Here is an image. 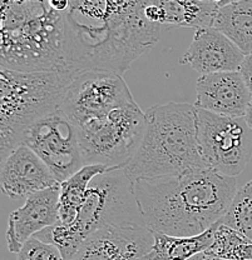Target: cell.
I'll return each instance as SVG.
<instances>
[{
  "label": "cell",
  "instance_id": "6da1fadb",
  "mask_svg": "<svg viewBox=\"0 0 252 260\" xmlns=\"http://www.w3.org/2000/svg\"><path fill=\"white\" fill-rule=\"evenodd\" d=\"M150 0H69L64 16L67 69L123 75L156 45L161 25L146 18Z\"/></svg>",
  "mask_w": 252,
  "mask_h": 260
},
{
  "label": "cell",
  "instance_id": "7a4b0ae2",
  "mask_svg": "<svg viewBox=\"0 0 252 260\" xmlns=\"http://www.w3.org/2000/svg\"><path fill=\"white\" fill-rule=\"evenodd\" d=\"M146 226L153 233L192 237L221 220L237 191L235 177L197 168L170 177L132 181Z\"/></svg>",
  "mask_w": 252,
  "mask_h": 260
},
{
  "label": "cell",
  "instance_id": "3957f363",
  "mask_svg": "<svg viewBox=\"0 0 252 260\" xmlns=\"http://www.w3.org/2000/svg\"><path fill=\"white\" fill-rule=\"evenodd\" d=\"M205 167L197 134V107L168 103L153 105L146 112L142 142L123 170L134 181Z\"/></svg>",
  "mask_w": 252,
  "mask_h": 260
},
{
  "label": "cell",
  "instance_id": "277c9868",
  "mask_svg": "<svg viewBox=\"0 0 252 260\" xmlns=\"http://www.w3.org/2000/svg\"><path fill=\"white\" fill-rule=\"evenodd\" d=\"M0 65L19 72H69L64 16L49 0H2Z\"/></svg>",
  "mask_w": 252,
  "mask_h": 260
},
{
  "label": "cell",
  "instance_id": "5b68a950",
  "mask_svg": "<svg viewBox=\"0 0 252 260\" xmlns=\"http://www.w3.org/2000/svg\"><path fill=\"white\" fill-rule=\"evenodd\" d=\"M75 74L66 70L19 72L0 68V161L33 124L62 108Z\"/></svg>",
  "mask_w": 252,
  "mask_h": 260
},
{
  "label": "cell",
  "instance_id": "8992f818",
  "mask_svg": "<svg viewBox=\"0 0 252 260\" xmlns=\"http://www.w3.org/2000/svg\"><path fill=\"white\" fill-rule=\"evenodd\" d=\"M142 224L132 181L123 169H108L92 181L83 207L70 224L57 223L34 237L61 250L64 260H72L80 246L97 230L107 225Z\"/></svg>",
  "mask_w": 252,
  "mask_h": 260
},
{
  "label": "cell",
  "instance_id": "52a82bcc",
  "mask_svg": "<svg viewBox=\"0 0 252 260\" xmlns=\"http://www.w3.org/2000/svg\"><path fill=\"white\" fill-rule=\"evenodd\" d=\"M77 128L84 165L123 169L142 142L146 113L133 102Z\"/></svg>",
  "mask_w": 252,
  "mask_h": 260
},
{
  "label": "cell",
  "instance_id": "ba28073f",
  "mask_svg": "<svg viewBox=\"0 0 252 260\" xmlns=\"http://www.w3.org/2000/svg\"><path fill=\"white\" fill-rule=\"evenodd\" d=\"M200 151L208 168L237 177L252 156V129L241 116H226L197 107Z\"/></svg>",
  "mask_w": 252,
  "mask_h": 260
},
{
  "label": "cell",
  "instance_id": "9c48e42d",
  "mask_svg": "<svg viewBox=\"0 0 252 260\" xmlns=\"http://www.w3.org/2000/svg\"><path fill=\"white\" fill-rule=\"evenodd\" d=\"M133 102L123 75L105 70H84L73 78L61 109L79 126Z\"/></svg>",
  "mask_w": 252,
  "mask_h": 260
},
{
  "label": "cell",
  "instance_id": "30bf717a",
  "mask_svg": "<svg viewBox=\"0 0 252 260\" xmlns=\"http://www.w3.org/2000/svg\"><path fill=\"white\" fill-rule=\"evenodd\" d=\"M23 144L47 164L59 183L84 167L78 128L62 109L33 124L24 135Z\"/></svg>",
  "mask_w": 252,
  "mask_h": 260
},
{
  "label": "cell",
  "instance_id": "8fae6325",
  "mask_svg": "<svg viewBox=\"0 0 252 260\" xmlns=\"http://www.w3.org/2000/svg\"><path fill=\"white\" fill-rule=\"evenodd\" d=\"M153 232L142 224L107 225L87 238L72 260H151Z\"/></svg>",
  "mask_w": 252,
  "mask_h": 260
},
{
  "label": "cell",
  "instance_id": "7c38bea8",
  "mask_svg": "<svg viewBox=\"0 0 252 260\" xmlns=\"http://www.w3.org/2000/svg\"><path fill=\"white\" fill-rule=\"evenodd\" d=\"M2 190L17 200L59 185L49 168L29 146L18 145L2 162Z\"/></svg>",
  "mask_w": 252,
  "mask_h": 260
},
{
  "label": "cell",
  "instance_id": "4fadbf2b",
  "mask_svg": "<svg viewBox=\"0 0 252 260\" xmlns=\"http://www.w3.org/2000/svg\"><path fill=\"white\" fill-rule=\"evenodd\" d=\"M59 195L61 184L31 195L23 207L10 214L7 230L9 251L18 254L32 237L58 223Z\"/></svg>",
  "mask_w": 252,
  "mask_h": 260
},
{
  "label": "cell",
  "instance_id": "5bb4252c",
  "mask_svg": "<svg viewBox=\"0 0 252 260\" xmlns=\"http://www.w3.org/2000/svg\"><path fill=\"white\" fill-rule=\"evenodd\" d=\"M245 54L231 39L213 26L197 29L193 40L180 58L181 64L191 65L197 73L212 74L237 72Z\"/></svg>",
  "mask_w": 252,
  "mask_h": 260
},
{
  "label": "cell",
  "instance_id": "9a60e30c",
  "mask_svg": "<svg viewBox=\"0 0 252 260\" xmlns=\"http://www.w3.org/2000/svg\"><path fill=\"white\" fill-rule=\"evenodd\" d=\"M196 107L226 116H245L252 96L238 72L201 75L196 84Z\"/></svg>",
  "mask_w": 252,
  "mask_h": 260
},
{
  "label": "cell",
  "instance_id": "2e32d148",
  "mask_svg": "<svg viewBox=\"0 0 252 260\" xmlns=\"http://www.w3.org/2000/svg\"><path fill=\"white\" fill-rule=\"evenodd\" d=\"M161 9L162 26L210 28L219 7L211 0H151Z\"/></svg>",
  "mask_w": 252,
  "mask_h": 260
},
{
  "label": "cell",
  "instance_id": "e0dca14e",
  "mask_svg": "<svg viewBox=\"0 0 252 260\" xmlns=\"http://www.w3.org/2000/svg\"><path fill=\"white\" fill-rule=\"evenodd\" d=\"M212 26L231 39L245 55L252 53V0L221 7Z\"/></svg>",
  "mask_w": 252,
  "mask_h": 260
},
{
  "label": "cell",
  "instance_id": "ac0fdd59",
  "mask_svg": "<svg viewBox=\"0 0 252 260\" xmlns=\"http://www.w3.org/2000/svg\"><path fill=\"white\" fill-rule=\"evenodd\" d=\"M108 168L101 164L84 165L75 174L61 183L59 195V223L70 224L83 207L92 181Z\"/></svg>",
  "mask_w": 252,
  "mask_h": 260
},
{
  "label": "cell",
  "instance_id": "d6986e66",
  "mask_svg": "<svg viewBox=\"0 0 252 260\" xmlns=\"http://www.w3.org/2000/svg\"><path fill=\"white\" fill-rule=\"evenodd\" d=\"M216 224L201 234L192 237H173L163 233H153L154 243L151 260H189L192 256L207 250L213 242Z\"/></svg>",
  "mask_w": 252,
  "mask_h": 260
},
{
  "label": "cell",
  "instance_id": "ffe728a7",
  "mask_svg": "<svg viewBox=\"0 0 252 260\" xmlns=\"http://www.w3.org/2000/svg\"><path fill=\"white\" fill-rule=\"evenodd\" d=\"M205 251L229 260H252V240L217 221L213 242Z\"/></svg>",
  "mask_w": 252,
  "mask_h": 260
},
{
  "label": "cell",
  "instance_id": "44dd1931",
  "mask_svg": "<svg viewBox=\"0 0 252 260\" xmlns=\"http://www.w3.org/2000/svg\"><path fill=\"white\" fill-rule=\"evenodd\" d=\"M219 221L252 240V180L236 191Z\"/></svg>",
  "mask_w": 252,
  "mask_h": 260
},
{
  "label": "cell",
  "instance_id": "7402d4cb",
  "mask_svg": "<svg viewBox=\"0 0 252 260\" xmlns=\"http://www.w3.org/2000/svg\"><path fill=\"white\" fill-rule=\"evenodd\" d=\"M17 260H64V258L54 244L32 237L21 246Z\"/></svg>",
  "mask_w": 252,
  "mask_h": 260
},
{
  "label": "cell",
  "instance_id": "603a6c76",
  "mask_svg": "<svg viewBox=\"0 0 252 260\" xmlns=\"http://www.w3.org/2000/svg\"><path fill=\"white\" fill-rule=\"evenodd\" d=\"M238 72H240L241 75H242L246 86H247L248 91H250L252 96V53L245 55V59H243Z\"/></svg>",
  "mask_w": 252,
  "mask_h": 260
},
{
  "label": "cell",
  "instance_id": "cb8c5ba5",
  "mask_svg": "<svg viewBox=\"0 0 252 260\" xmlns=\"http://www.w3.org/2000/svg\"><path fill=\"white\" fill-rule=\"evenodd\" d=\"M50 7L53 8L57 12L62 13L63 14L64 12H67V9L69 8V0H49Z\"/></svg>",
  "mask_w": 252,
  "mask_h": 260
},
{
  "label": "cell",
  "instance_id": "d4e9b609",
  "mask_svg": "<svg viewBox=\"0 0 252 260\" xmlns=\"http://www.w3.org/2000/svg\"><path fill=\"white\" fill-rule=\"evenodd\" d=\"M189 260H229V259L219 258V256L212 255V254L207 253V251H202V253H199L197 255L192 256Z\"/></svg>",
  "mask_w": 252,
  "mask_h": 260
},
{
  "label": "cell",
  "instance_id": "484cf974",
  "mask_svg": "<svg viewBox=\"0 0 252 260\" xmlns=\"http://www.w3.org/2000/svg\"><path fill=\"white\" fill-rule=\"evenodd\" d=\"M243 118H245L246 123L248 124V126L252 129V100L250 102V104H248L247 110H246V114Z\"/></svg>",
  "mask_w": 252,
  "mask_h": 260
},
{
  "label": "cell",
  "instance_id": "4316f807",
  "mask_svg": "<svg viewBox=\"0 0 252 260\" xmlns=\"http://www.w3.org/2000/svg\"><path fill=\"white\" fill-rule=\"evenodd\" d=\"M234 2H238V0H223V3H222L221 7H223V5L230 4V3H234Z\"/></svg>",
  "mask_w": 252,
  "mask_h": 260
}]
</instances>
